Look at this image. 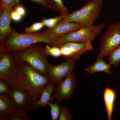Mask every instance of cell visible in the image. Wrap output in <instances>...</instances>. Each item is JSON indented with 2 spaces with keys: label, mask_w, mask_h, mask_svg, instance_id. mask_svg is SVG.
Instances as JSON below:
<instances>
[{
  "label": "cell",
  "mask_w": 120,
  "mask_h": 120,
  "mask_svg": "<svg viewBox=\"0 0 120 120\" xmlns=\"http://www.w3.org/2000/svg\"><path fill=\"white\" fill-rule=\"evenodd\" d=\"M22 62L15 52L0 48V79L16 88L28 90L24 82Z\"/></svg>",
  "instance_id": "cell-1"
},
{
  "label": "cell",
  "mask_w": 120,
  "mask_h": 120,
  "mask_svg": "<svg viewBox=\"0 0 120 120\" xmlns=\"http://www.w3.org/2000/svg\"><path fill=\"white\" fill-rule=\"evenodd\" d=\"M56 38L45 31L19 33L12 29L11 32L4 42L0 45V48L9 52H17L41 42L55 46Z\"/></svg>",
  "instance_id": "cell-2"
},
{
  "label": "cell",
  "mask_w": 120,
  "mask_h": 120,
  "mask_svg": "<svg viewBox=\"0 0 120 120\" xmlns=\"http://www.w3.org/2000/svg\"><path fill=\"white\" fill-rule=\"evenodd\" d=\"M103 2V0H88L82 8L69 13L59 22L76 23L82 27L92 26L99 16Z\"/></svg>",
  "instance_id": "cell-3"
},
{
  "label": "cell",
  "mask_w": 120,
  "mask_h": 120,
  "mask_svg": "<svg viewBox=\"0 0 120 120\" xmlns=\"http://www.w3.org/2000/svg\"><path fill=\"white\" fill-rule=\"evenodd\" d=\"M14 52L22 61L47 76L48 69L51 64L46 59L45 47L40 43L31 45L22 51Z\"/></svg>",
  "instance_id": "cell-4"
},
{
  "label": "cell",
  "mask_w": 120,
  "mask_h": 120,
  "mask_svg": "<svg viewBox=\"0 0 120 120\" xmlns=\"http://www.w3.org/2000/svg\"><path fill=\"white\" fill-rule=\"evenodd\" d=\"M22 73L24 82L34 102L38 100L42 90L51 82L47 76L23 61Z\"/></svg>",
  "instance_id": "cell-5"
},
{
  "label": "cell",
  "mask_w": 120,
  "mask_h": 120,
  "mask_svg": "<svg viewBox=\"0 0 120 120\" xmlns=\"http://www.w3.org/2000/svg\"><path fill=\"white\" fill-rule=\"evenodd\" d=\"M105 23H103L98 26L94 25L81 27L64 35L56 38L55 46H58L67 42H83L90 41L92 42L105 27Z\"/></svg>",
  "instance_id": "cell-6"
},
{
  "label": "cell",
  "mask_w": 120,
  "mask_h": 120,
  "mask_svg": "<svg viewBox=\"0 0 120 120\" xmlns=\"http://www.w3.org/2000/svg\"><path fill=\"white\" fill-rule=\"evenodd\" d=\"M100 50L97 60L102 59L120 46V22L109 26L100 39Z\"/></svg>",
  "instance_id": "cell-7"
},
{
  "label": "cell",
  "mask_w": 120,
  "mask_h": 120,
  "mask_svg": "<svg viewBox=\"0 0 120 120\" xmlns=\"http://www.w3.org/2000/svg\"><path fill=\"white\" fill-rule=\"evenodd\" d=\"M77 77L74 72L68 75L57 84L52 95L53 100L61 102L69 101L74 94L76 86Z\"/></svg>",
  "instance_id": "cell-8"
},
{
  "label": "cell",
  "mask_w": 120,
  "mask_h": 120,
  "mask_svg": "<svg viewBox=\"0 0 120 120\" xmlns=\"http://www.w3.org/2000/svg\"><path fill=\"white\" fill-rule=\"evenodd\" d=\"M90 41L83 42H67L58 46L61 50V56L67 59L71 58L78 61L82 54L93 50Z\"/></svg>",
  "instance_id": "cell-9"
},
{
  "label": "cell",
  "mask_w": 120,
  "mask_h": 120,
  "mask_svg": "<svg viewBox=\"0 0 120 120\" xmlns=\"http://www.w3.org/2000/svg\"><path fill=\"white\" fill-rule=\"evenodd\" d=\"M75 62L73 59L68 58L60 64L51 65L48 69L47 77L54 85L57 84L73 72L75 66Z\"/></svg>",
  "instance_id": "cell-10"
},
{
  "label": "cell",
  "mask_w": 120,
  "mask_h": 120,
  "mask_svg": "<svg viewBox=\"0 0 120 120\" xmlns=\"http://www.w3.org/2000/svg\"><path fill=\"white\" fill-rule=\"evenodd\" d=\"M8 95L19 109L26 112L32 110L34 101L27 90L16 88L11 86Z\"/></svg>",
  "instance_id": "cell-11"
},
{
  "label": "cell",
  "mask_w": 120,
  "mask_h": 120,
  "mask_svg": "<svg viewBox=\"0 0 120 120\" xmlns=\"http://www.w3.org/2000/svg\"><path fill=\"white\" fill-rule=\"evenodd\" d=\"M10 114L28 116L27 112L17 108L8 94H0V120H4L6 116Z\"/></svg>",
  "instance_id": "cell-12"
},
{
  "label": "cell",
  "mask_w": 120,
  "mask_h": 120,
  "mask_svg": "<svg viewBox=\"0 0 120 120\" xmlns=\"http://www.w3.org/2000/svg\"><path fill=\"white\" fill-rule=\"evenodd\" d=\"M15 7L7 8L0 11V45L4 42L11 32L12 29L10 27L11 20V15Z\"/></svg>",
  "instance_id": "cell-13"
},
{
  "label": "cell",
  "mask_w": 120,
  "mask_h": 120,
  "mask_svg": "<svg viewBox=\"0 0 120 120\" xmlns=\"http://www.w3.org/2000/svg\"><path fill=\"white\" fill-rule=\"evenodd\" d=\"M79 24L75 22H58L53 28L49 29L45 31L53 38L62 37L64 35L81 28Z\"/></svg>",
  "instance_id": "cell-14"
},
{
  "label": "cell",
  "mask_w": 120,
  "mask_h": 120,
  "mask_svg": "<svg viewBox=\"0 0 120 120\" xmlns=\"http://www.w3.org/2000/svg\"><path fill=\"white\" fill-rule=\"evenodd\" d=\"M54 85L53 83L50 82L45 87L42 91L38 100L34 103L32 110L45 107L48 105L50 102L53 101L52 94L55 89Z\"/></svg>",
  "instance_id": "cell-15"
},
{
  "label": "cell",
  "mask_w": 120,
  "mask_h": 120,
  "mask_svg": "<svg viewBox=\"0 0 120 120\" xmlns=\"http://www.w3.org/2000/svg\"><path fill=\"white\" fill-rule=\"evenodd\" d=\"M116 97V92L114 90L109 87L106 88L103 94V98L109 120L112 119Z\"/></svg>",
  "instance_id": "cell-16"
},
{
  "label": "cell",
  "mask_w": 120,
  "mask_h": 120,
  "mask_svg": "<svg viewBox=\"0 0 120 120\" xmlns=\"http://www.w3.org/2000/svg\"><path fill=\"white\" fill-rule=\"evenodd\" d=\"M111 65L108 64L102 59L97 60L93 64L86 68L85 71L90 73H94L99 72H103L108 75H112L110 70Z\"/></svg>",
  "instance_id": "cell-17"
},
{
  "label": "cell",
  "mask_w": 120,
  "mask_h": 120,
  "mask_svg": "<svg viewBox=\"0 0 120 120\" xmlns=\"http://www.w3.org/2000/svg\"><path fill=\"white\" fill-rule=\"evenodd\" d=\"M105 57L109 61L110 65L117 66L120 63V46L112 50Z\"/></svg>",
  "instance_id": "cell-18"
},
{
  "label": "cell",
  "mask_w": 120,
  "mask_h": 120,
  "mask_svg": "<svg viewBox=\"0 0 120 120\" xmlns=\"http://www.w3.org/2000/svg\"><path fill=\"white\" fill-rule=\"evenodd\" d=\"M50 108V113L52 120H58L60 111L61 102L55 101L54 103L50 102L48 104Z\"/></svg>",
  "instance_id": "cell-19"
},
{
  "label": "cell",
  "mask_w": 120,
  "mask_h": 120,
  "mask_svg": "<svg viewBox=\"0 0 120 120\" xmlns=\"http://www.w3.org/2000/svg\"><path fill=\"white\" fill-rule=\"evenodd\" d=\"M47 44L45 47V52L46 56H51L55 58H57L61 56V50L60 48L56 46H52Z\"/></svg>",
  "instance_id": "cell-20"
},
{
  "label": "cell",
  "mask_w": 120,
  "mask_h": 120,
  "mask_svg": "<svg viewBox=\"0 0 120 120\" xmlns=\"http://www.w3.org/2000/svg\"><path fill=\"white\" fill-rule=\"evenodd\" d=\"M66 16L60 15L54 18L49 19L43 18L42 22L44 24L45 26L47 27L49 29H51L54 27L59 22L64 19Z\"/></svg>",
  "instance_id": "cell-21"
},
{
  "label": "cell",
  "mask_w": 120,
  "mask_h": 120,
  "mask_svg": "<svg viewBox=\"0 0 120 120\" xmlns=\"http://www.w3.org/2000/svg\"><path fill=\"white\" fill-rule=\"evenodd\" d=\"M38 4L45 9H49L56 11H58L55 5L50 0H30Z\"/></svg>",
  "instance_id": "cell-22"
},
{
  "label": "cell",
  "mask_w": 120,
  "mask_h": 120,
  "mask_svg": "<svg viewBox=\"0 0 120 120\" xmlns=\"http://www.w3.org/2000/svg\"><path fill=\"white\" fill-rule=\"evenodd\" d=\"M72 116L69 109L66 106H61L59 120H71Z\"/></svg>",
  "instance_id": "cell-23"
},
{
  "label": "cell",
  "mask_w": 120,
  "mask_h": 120,
  "mask_svg": "<svg viewBox=\"0 0 120 120\" xmlns=\"http://www.w3.org/2000/svg\"><path fill=\"white\" fill-rule=\"evenodd\" d=\"M56 5L60 15H67L69 13L68 10L65 6L62 0H50Z\"/></svg>",
  "instance_id": "cell-24"
},
{
  "label": "cell",
  "mask_w": 120,
  "mask_h": 120,
  "mask_svg": "<svg viewBox=\"0 0 120 120\" xmlns=\"http://www.w3.org/2000/svg\"><path fill=\"white\" fill-rule=\"evenodd\" d=\"M20 3L19 0H0V11L7 8L16 7Z\"/></svg>",
  "instance_id": "cell-25"
},
{
  "label": "cell",
  "mask_w": 120,
  "mask_h": 120,
  "mask_svg": "<svg viewBox=\"0 0 120 120\" xmlns=\"http://www.w3.org/2000/svg\"><path fill=\"white\" fill-rule=\"evenodd\" d=\"M11 86L8 82L0 79V94H8L10 91Z\"/></svg>",
  "instance_id": "cell-26"
},
{
  "label": "cell",
  "mask_w": 120,
  "mask_h": 120,
  "mask_svg": "<svg viewBox=\"0 0 120 120\" xmlns=\"http://www.w3.org/2000/svg\"><path fill=\"white\" fill-rule=\"evenodd\" d=\"M45 26L42 22H37L33 24L30 26L27 27L25 29V32L32 33L37 32L40 30Z\"/></svg>",
  "instance_id": "cell-27"
},
{
  "label": "cell",
  "mask_w": 120,
  "mask_h": 120,
  "mask_svg": "<svg viewBox=\"0 0 120 120\" xmlns=\"http://www.w3.org/2000/svg\"><path fill=\"white\" fill-rule=\"evenodd\" d=\"M31 118L28 116H24L19 115L10 114L5 117L4 120H30Z\"/></svg>",
  "instance_id": "cell-28"
},
{
  "label": "cell",
  "mask_w": 120,
  "mask_h": 120,
  "mask_svg": "<svg viewBox=\"0 0 120 120\" xmlns=\"http://www.w3.org/2000/svg\"><path fill=\"white\" fill-rule=\"evenodd\" d=\"M11 20L16 22H20L23 17L15 9H13L11 13Z\"/></svg>",
  "instance_id": "cell-29"
},
{
  "label": "cell",
  "mask_w": 120,
  "mask_h": 120,
  "mask_svg": "<svg viewBox=\"0 0 120 120\" xmlns=\"http://www.w3.org/2000/svg\"><path fill=\"white\" fill-rule=\"evenodd\" d=\"M15 10L20 14L22 17H23L26 14V10L24 8L22 4L21 3H20L19 4H17L15 7Z\"/></svg>",
  "instance_id": "cell-30"
}]
</instances>
